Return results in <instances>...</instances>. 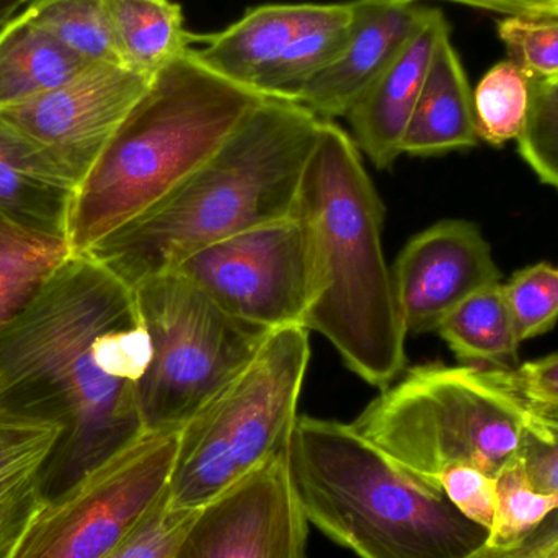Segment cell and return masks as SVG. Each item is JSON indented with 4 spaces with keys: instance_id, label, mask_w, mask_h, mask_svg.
I'll use <instances>...</instances> for the list:
<instances>
[{
    "instance_id": "obj_17",
    "label": "cell",
    "mask_w": 558,
    "mask_h": 558,
    "mask_svg": "<svg viewBox=\"0 0 558 558\" xmlns=\"http://www.w3.org/2000/svg\"><path fill=\"white\" fill-rule=\"evenodd\" d=\"M62 435L56 420L0 407V558H13L45 507L41 472Z\"/></svg>"
},
{
    "instance_id": "obj_3",
    "label": "cell",
    "mask_w": 558,
    "mask_h": 558,
    "mask_svg": "<svg viewBox=\"0 0 558 558\" xmlns=\"http://www.w3.org/2000/svg\"><path fill=\"white\" fill-rule=\"evenodd\" d=\"M295 213L311 245L314 295L304 327L344 364L386 389L405 367L407 330L383 248L384 206L353 137L324 121Z\"/></svg>"
},
{
    "instance_id": "obj_9",
    "label": "cell",
    "mask_w": 558,
    "mask_h": 558,
    "mask_svg": "<svg viewBox=\"0 0 558 558\" xmlns=\"http://www.w3.org/2000/svg\"><path fill=\"white\" fill-rule=\"evenodd\" d=\"M180 432L144 433L45 507L13 558H101L169 487Z\"/></svg>"
},
{
    "instance_id": "obj_38",
    "label": "cell",
    "mask_w": 558,
    "mask_h": 558,
    "mask_svg": "<svg viewBox=\"0 0 558 558\" xmlns=\"http://www.w3.org/2000/svg\"><path fill=\"white\" fill-rule=\"evenodd\" d=\"M445 2L459 3V5L472 7V9L487 10V12H497L501 0H445Z\"/></svg>"
},
{
    "instance_id": "obj_24",
    "label": "cell",
    "mask_w": 558,
    "mask_h": 558,
    "mask_svg": "<svg viewBox=\"0 0 558 558\" xmlns=\"http://www.w3.org/2000/svg\"><path fill=\"white\" fill-rule=\"evenodd\" d=\"M436 331L459 360L494 366L514 363L521 344L501 282L469 295Z\"/></svg>"
},
{
    "instance_id": "obj_11",
    "label": "cell",
    "mask_w": 558,
    "mask_h": 558,
    "mask_svg": "<svg viewBox=\"0 0 558 558\" xmlns=\"http://www.w3.org/2000/svg\"><path fill=\"white\" fill-rule=\"evenodd\" d=\"M150 78L123 65L92 62L65 84L0 110V117L81 185Z\"/></svg>"
},
{
    "instance_id": "obj_13",
    "label": "cell",
    "mask_w": 558,
    "mask_h": 558,
    "mask_svg": "<svg viewBox=\"0 0 558 558\" xmlns=\"http://www.w3.org/2000/svg\"><path fill=\"white\" fill-rule=\"evenodd\" d=\"M397 304L407 333L436 331L469 295L500 282L490 244L477 226L438 222L410 239L392 268Z\"/></svg>"
},
{
    "instance_id": "obj_28",
    "label": "cell",
    "mask_w": 558,
    "mask_h": 558,
    "mask_svg": "<svg viewBox=\"0 0 558 558\" xmlns=\"http://www.w3.org/2000/svg\"><path fill=\"white\" fill-rule=\"evenodd\" d=\"M199 511L177 507L167 487L133 530L101 558H177Z\"/></svg>"
},
{
    "instance_id": "obj_25",
    "label": "cell",
    "mask_w": 558,
    "mask_h": 558,
    "mask_svg": "<svg viewBox=\"0 0 558 558\" xmlns=\"http://www.w3.org/2000/svg\"><path fill=\"white\" fill-rule=\"evenodd\" d=\"M478 137L492 146L518 141L531 107V78L510 59L492 65L472 92Z\"/></svg>"
},
{
    "instance_id": "obj_35",
    "label": "cell",
    "mask_w": 558,
    "mask_h": 558,
    "mask_svg": "<svg viewBox=\"0 0 558 558\" xmlns=\"http://www.w3.org/2000/svg\"><path fill=\"white\" fill-rule=\"evenodd\" d=\"M468 558H558V508L513 543L485 544Z\"/></svg>"
},
{
    "instance_id": "obj_12",
    "label": "cell",
    "mask_w": 558,
    "mask_h": 558,
    "mask_svg": "<svg viewBox=\"0 0 558 558\" xmlns=\"http://www.w3.org/2000/svg\"><path fill=\"white\" fill-rule=\"evenodd\" d=\"M286 451L199 511L177 558H307Z\"/></svg>"
},
{
    "instance_id": "obj_1",
    "label": "cell",
    "mask_w": 558,
    "mask_h": 558,
    "mask_svg": "<svg viewBox=\"0 0 558 558\" xmlns=\"http://www.w3.org/2000/svg\"><path fill=\"white\" fill-rule=\"evenodd\" d=\"M153 357L130 286L72 254L0 337V407L56 420L46 500L144 435L137 386Z\"/></svg>"
},
{
    "instance_id": "obj_10",
    "label": "cell",
    "mask_w": 558,
    "mask_h": 558,
    "mask_svg": "<svg viewBox=\"0 0 558 558\" xmlns=\"http://www.w3.org/2000/svg\"><path fill=\"white\" fill-rule=\"evenodd\" d=\"M175 271L229 314L270 331L304 327L314 295L311 245L298 213L209 245Z\"/></svg>"
},
{
    "instance_id": "obj_14",
    "label": "cell",
    "mask_w": 558,
    "mask_h": 558,
    "mask_svg": "<svg viewBox=\"0 0 558 558\" xmlns=\"http://www.w3.org/2000/svg\"><path fill=\"white\" fill-rule=\"evenodd\" d=\"M353 28L343 51L295 100L322 121L348 117L399 54L423 10L418 0H353Z\"/></svg>"
},
{
    "instance_id": "obj_15",
    "label": "cell",
    "mask_w": 558,
    "mask_h": 558,
    "mask_svg": "<svg viewBox=\"0 0 558 558\" xmlns=\"http://www.w3.org/2000/svg\"><path fill=\"white\" fill-rule=\"evenodd\" d=\"M449 23L435 7L423 5L418 23L399 54L364 92L347 120L361 154L377 169H389L402 156V141L436 41Z\"/></svg>"
},
{
    "instance_id": "obj_29",
    "label": "cell",
    "mask_w": 558,
    "mask_h": 558,
    "mask_svg": "<svg viewBox=\"0 0 558 558\" xmlns=\"http://www.w3.org/2000/svg\"><path fill=\"white\" fill-rule=\"evenodd\" d=\"M520 343L541 337L558 320V267L531 265L504 284Z\"/></svg>"
},
{
    "instance_id": "obj_26",
    "label": "cell",
    "mask_w": 558,
    "mask_h": 558,
    "mask_svg": "<svg viewBox=\"0 0 558 558\" xmlns=\"http://www.w3.org/2000/svg\"><path fill=\"white\" fill-rule=\"evenodd\" d=\"M23 10L85 61L121 65L107 0H33Z\"/></svg>"
},
{
    "instance_id": "obj_8",
    "label": "cell",
    "mask_w": 558,
    "mask_h": 558,
    "mask_svg": "<svg viewBox=\"0 0 558 558\" xmlns=\"http://www.w3.org/2000/svg\"><path fill=\"white\" fill-rule=\"evenodd\" d=\"M133 291L153 344L137 386L144 428L182 432L244 373L271 331L229 314L175 270Z\"/></svg>"
},
{
    "instance_id": "obj_16",
    "label": "cell",
    "mask_w": 558,
    "mask_h": 558,
    "mask_svg": "<svg viewBox=\"0 0 558 558\" xmlns=\"http://www.w3.org/2000/svg\"><path fill=\"white\" fill-rule=\"evenodd\" d=\"M77 189L46 150L0 117V213L33 231L65 238Z\"/></svg>"
},
{
    "instance_id": "obj_7",
    "label": "cell",
    "mask_w": 558,
    "mask_h": 558,
    "mask_svg": "<svg viewBox=\"0 0 558 558\" xmlns=\"http://www.w3.org/2000/svg\"><path fill=\"white\" fill-rule=\"evenodd\" d=\"M308 330L271 331L255 360L180 432L170 500L202 510L288 449L307 373Z\"/></svg>"
},
{
    "instance_id": "obj_32",
    "label": "cell",
    "mask_w": 558,
    "mask_h": 558,
    "mask_svg": "<svg viewBox=\"0 0 558 558\" xmlns=\"http://www.w3.org/2000/svg\"><path fill=\"white\" fill-rule=\"evenodd\" d=\"M524 402L521 458L531 487L558 497V415Z\"/></svg>"
},
{
    "instance_id": "obj_22",
    "label": "cell",
    "mask_w": 558,
    "mask_h": 558,
    "mask_svg": "<svg viewBox=\"0 0 558 558\" xmlns=\"http://www.w3.org/2000/svg\"><path fill=\"white\" fill-rule=\"evenodd\" d=\"M353 20V2L307 3L294 38L262 82L258 94L279 100H298L307 82L341 54L350 39Z\"/></svg>"
},
{
    "instance_id": "obj_30",
    "label": "cell",
    "mask_w": 558,
    "mask_h": 558,
    "mask_svg": "<svg viewBox=\"0 0 558 558\" xmlns=\"http://www.w3.org/2000/svg\"><path fill=\"white\" fill-rule=\"evenodd\" d=\"M518 150L541 182L558 190V81H531L530 117Z\"/></svg>"
},
{
    "instance_id": "obj_36",
    "label": "cell",
    "mask_w": 558,
    "mask_h": 558,
    "mask_svg": "<svg viewBox=\"0 0 558 558\" xmlns=\"http://www.w3.org/2000/svg\"><path fill=\"white\" fill-rule=\"evenodd\" d=\"M495 13L558 19V0H501Z\"/></svg>"
},
{
    "instance_id": "obj_20",
    "label": "cell",
    "mask_w": 558,
    "mask_h": 558,
    "mask_svg": "<svg viewBox=\"0 0 558 558\" xmlns=\"http://www.w3.org/2000/svg\"><path fill=\"white\" fill-rule=\"evenodd\" d=\"M88 64L23 10L0 28V110L65 84Z\"/></svg>"
},
{
    "instance_id": "obj_21",
    "label": "cell",
    "mask_w": 558,
    "mask_h": 558,
    "mask_svg": "<svg viewBox=\"0 0 558 558\" xmlns=\"http://www.w3.org/2000/svg\"><path fill=\"white\" fill-rule=\"evenodd\" d=\"M107 10L121 65L137 74L154 77L192 46L173 0H107Z\"/></svg>"
},
{
    "instance_id": "obj_27",
    "label": "cell",
    "mask_w": 558,
    "mask_h": 558,
    "mask_svg": "<svg viewBox=\"0 0 558 558\" xmlns=\"http://www.w3.org/2000/svg\"><path fill=\"white\" fill-rule=\"evenodd\" d=\"M558 508L556 495L531 487L521 452L518 451L497 475V513L487 544L505 546L536 527Z\"/></svg>"
},
{
    "instance_id": "obj_23",
    "label": "cell",
    "mask_w": 558,
    "mask_h": 558,
    "mask_svg": "<svg viewBox=\"0 0 558 558\" xmlns=\"http://www.w3.org/2000/svg\"><path fill=\"white\" fill-rule=\"evenodd\" d=\"M71 255L68 239L33 231L0 213V337Z\"/></svg>"
},
{
    "instance_id": "obj_31",
    "label": "cell",
    "mask_w": 558,
    "mask_h": 558,
    "mask_svg": "<svg viewBox=\"0 0 558 558\" xmlns=\"http://www.w3.org/2000/svg\"><path fill=\"white\" fill-rule=\"evenodd\" d=\"M497 29L508 59L531 81H558V19L507 15Z\"/></svg>"
},
{
    "instance_id": "obj_6",
    "label": "cell",
    "mask_w": 558,
    "mask_h": 558,
    "mask_svg": "<svg viewBox=\"0 0 558 558\" xmlns=\"http://www.w3.org/2000/svg\"><path fill=\"white\" fill-rule=\"evenodd\" d=\"M351 425L435 484L456 465L497 478L520 451L524 402L501 369L425 364L383 389Z\"/></svg>"
},
{
    "instance_id": "obj_34",
    "label": "cell",
    "mask_w": 558,
    "mask_h": 558,
    "mask_svg": "<svg viewBox=\"0 0 558 558\" xmlns=\"http://www.w3.org/2000/svg\"><path fill=\"white\" fill-rule=\"evenodd\" d=\"M508 386L531 405L558 415V353L505 371Z\"/></svg>"
},
{
    "instance_id": "obj_2",
    "label": "cell",
    "mask_w": 558,
    "mask_h": 558,
    "mask_svg": "<svg viewBox=\"0 0 558 558\" xmlns=\"http://www.w3.org/2000/svg\"><path fill=\"white\" fill-rule=\"evenodd\" d=\"M324 121L265 98L185 182L84 255L131 289L209 245L294 215Z\"/></svg>"
},
{
    "instance_id": "obj_18",
    "label": "cell",
    "mask_w": 558,
    "mask_h": 558,
    "mask_svg": "<svg viewBox=\"0 0 558 558\" xmlns=\"http://www.w3.org/2000/svg\"><path fill=\"white\" fill-rule=\"evenodd\" d=\"M474 98L461 56L452 45L451 26L436 41L422 92L402 141V154L441 156L475 147Z\"/></svg>"
},
{
    "instance_id": "obj_33",
    "label": "cell",
    "mask_w": 558,
    "mask_h": 558,
    "mask_svg": "<svg viewBox=\"0 0 558 558\" xmlns=\"http://www.w3.org/2000/svg\"><path fill=\"white\" fill-rule=\"evenodd\" d=\"M436 484L464 517L492 530L497 513V478L469 465H456L442 472Z\"/></svg>"
},
{
    "instance_id": "obj_5",
    "label": "cell",
    "mask_w": 558,
    "mask_h": 558,
    "mask_svg": "<svg viewBox=\"0 0 558 558\" xmlns=\"http://www.w3.org/2000/svg\"><path fill=\"white\" fill-rule=\"evenodd\" d=\"M265 98L190 49L157 72L78 185L65 234L72 254L84 255L162 202Z\"/></svg>"
},
{
    "instance_id": "obj_4",
    "label": "cell",
    "mask_w": 558,
    "mask_h": 558,
    "mask_svg": "<svg viewBox=\"0 0 558 558\" xmlns=\"http://www.w3.org/2000/svg\"><path fill=\"white\" fill-rule=\"evenodd\" d=\"M289 481L308 524L360 558H468L490 531L353 425L298 416Z\"/></svg>"
},
{
    "instance_id": "obj_37",
    "label": "cell",
    "mask_w": 558,
    "mask_h": 558,
    "mask_svg": "<svg viewBox=\"0 0 558 558\" xmlns=\"http://www.w3.org/2000/svg\"><path fill=\"white\" fill-rule=\"evenodd\" d=\"M33 0H0V28L15 19L19 10L25 9Z\"/></svg>"
},
{
    "instance_id": "obj_19",
    "label": "cell",
    "mask_w": 558,
    "mask_h": 558,
    "mask_svg": "<svg viewBox=\"0 0 558 558\" xmlns=\"http://www.w3.org/2000/svg\"><path fill=\"white\" fill-rule=\"evenodd\" d=\"M307 3H267L213 35H193L190 51L206 68L258 92L294 38Z\"/></svg>"
}]
</instances>
